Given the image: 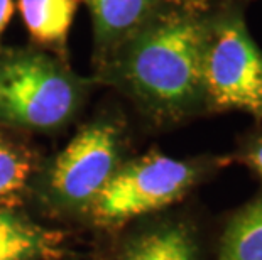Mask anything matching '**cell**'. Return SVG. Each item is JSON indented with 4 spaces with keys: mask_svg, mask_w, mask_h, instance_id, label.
<instances>
[{
    "mask_svg": "<svg viewBox=\"0 0 262 260\" xmlns=\"http://www.w3.org/2000/svg\"><path fill=\"white\" fill-rule=\"evenodd\" d=\"M213 0H164L102 66L159 119L205 103L203 51Z\"/></svg>",
    "mask_w": 262,
    "mask_h": 260,
    "instance_id": "cell-1",
    "label": "cell"
},
{
    "mask_svg": "<svg viewBox=\"0 0 262 260\" xmlns=\"http://www.w3.org/2000/svg\"><path fill=\"white\" fill-rule=\"evenodd\" d=\"M205 103L262 120V51L249 34L241 0H213L203 51Z\"/></svg>",
    "mask_w": 262,
    "mask_h": 260,
    "instance_id": "cell-2",
    "label": "cell"
},
{
    "mask_svg": "<svg viewBox=\"0 0 262 260\" xmlns=\"http://www.w3.org/2000/svg\"><path fill=\"white\" fill-rule=\"evenodd\" d=\"M81 85L58 59L34 49L0 51V122L54 129L75 113Z\"/></svg>",
    "mask_w": 262,
    "mask_h": 260,
    "instance_id": "cell-3",
    "label": "cell"
},
{
    "mask_svg": "<svg viewBox=\"0 0 262 260\" xmlns=\"http://www.w3.org/2000/svg\"><path fill=\"white\" fill-rule=\"evenodd\" d=\"M198 168L188 160L149 154L120 166L93 201L95 218L119 223L178 201L196 182Z\"/></svg>",
    "mask_w": 262,
    "mask_h": 260,
    "instance_id": "cell-4",
    "label": "cell"
},
{
    "mask_svg": "<svg viewBox=\"0 0 262 260\" xmlns=\"http://www.w3.org/2000/svg\"><path fill=\"white\" fill-rule=\"evenodd\" d=\"M120 132L110 122H97L75 135L54 160L51 190L68 203H93L119 169Z\"/></svg>",
    "mask_w": 262,
    "mask_h": 260,
    "instance_id": "cell-5",
    "label": "cell"
},
{
    "mask_svg": "<svg viewBox=\"0 0 262 260\" xmlns=\"http://www.w3.org/2000/svg\"><path fill=\"white\" fill-rule=\"evenodd\" d=\"M90 9L95 54L102 66L164 0H83Z\"/></svg>",
    "mask_w": 262,
    "mask_h": 260,
    "instance_id": "cell-6",
    "label": "cell"
},
{
    "mask_svg": "<svg viewBox=\"0 0 262 260\" xmlns=\"http://www.w3.org/2000/svg\"><path fill=\"white\" fill-rule=\"evenodd\" d=\"M78 4L80 0H19V10L32 39L64 51Z\"/></svg>",
    "mask_w": 262,
    "mask_h": 260,
    "instance_id": "cell-7",
    "label": "cell"
},
{
    "mask_svg": "<svg viewBox=\"0 0 262 260\" xmlns=\"http://www.w3.org/2000/svg\"><path fill=\"white\" fill-rule=\"evenodd\" d=\"M56 247L54 233L0 209V260H29L49 255Z\"/></svg>",
    "mask_w": 262,
    "mask_h": 260,
    "instance_id": "cell-8",
    "label": "cell"
},
{
    "mask_svg": "<svg viewBox=\"0 0 262 260\" xmlns=\"http://www.w3.org/2000/svg\"><path fill=\"white\" fill-rule=\"evenodd\" d=\"M219 260H262V196L228 223Z\"/></svg>",
    "mask_w": 262,
    "mask_h": 260,
    "instance_id": "cell-9",
    "label": "cell"
},
{
    "mask_svg": "<svg viewBox=\"0 0 262 260\" xmlns=\"http://www.w3.org/2000/svg\"><path fill=\"white\" fill-rule=\"evenodd\" d=\"M122 260H196V248L186 228L171 225L142 235Z\"/></svg>",
    "mask_w": 262,
    "mask_h": 260,
    "instance_id": "cell-10",
    "label": "cell"
},
{
    "mask_svg": "<svg viewBox=\"0 0 262 260\" xmlns=\"http://www.w3.org/2000/svg\"><path fill=\"white\" fill-rule=\"evenodd\" d=\"M31 169L32 162L27 152L0 135V198L22 190Z\"/></svg>",
    "mask_w": 262,
    "mask_h": 260,
    "instance_id": "cell-11",
    "label": "cell"
},
{
    "mask_svg": "<svg viewBox=\"0 0 262 260\" xmlns=\"http://www.w3.org/2000/svg\"><path fill=\"white\" fill-rule=\"evenodd\" d=\"M244 160L262 176V135H255L247 142L244 147Z\"/></svg>",
    "mask_w": 262,
    "mask_h": 260,
    "instance_id": "cell-12",
    "label": "cell"
},
{
    "mask_svg": "<svg viewBox=\"0 0 262 260\" xmlns=\"http://www.w3.org/2000/svg\"><path fill=\"white\" fill-rule=\"evenodd\" d=\"M14 15V0H0V36Z\"/></svg>",
    "mask_w": 262,
    "mask_h": 260,
    "instance_id": "cell-13",
    "label": "cell"
}]
</instances>
